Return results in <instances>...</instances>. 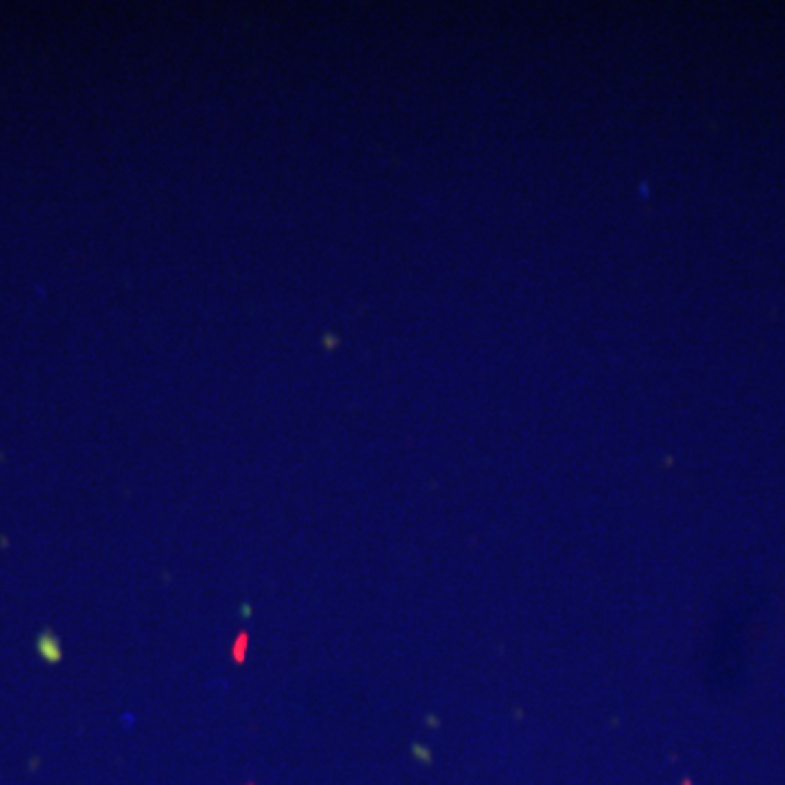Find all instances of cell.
<instances>
[{"label": "cell", "mask_w": 785, "mask_h": 785, "mask_svg": "<svg viewBox=\"0 0 785 785\" xmlns=\"http://www.w3.org/2000/svg\"><path fill=\"white\" fill-rule=\"evenodd\" d=\"M244 650H247V635L242 633L240 637H238V641H236V646H234V659L238 663L244 659Z\"/></svg>", "instance_id": "2"}, {"label": "cell", "mask_w": 785, "mask_h": 785, "mask_svg": "<svg viewBox=\"0 0 785 785\" xmlns=\"http://www.w3.org/2000/svg\"><path fill=\"white\" fill-rule=\"evenodd\" d=\"M37 650H40V655L46 659V661H51V663H57L59 659H61V646H59V641L53 637L51 633H44L42 635L40 641H37Z\"/></svg>", "instance_id": "1"}]
</instances>
